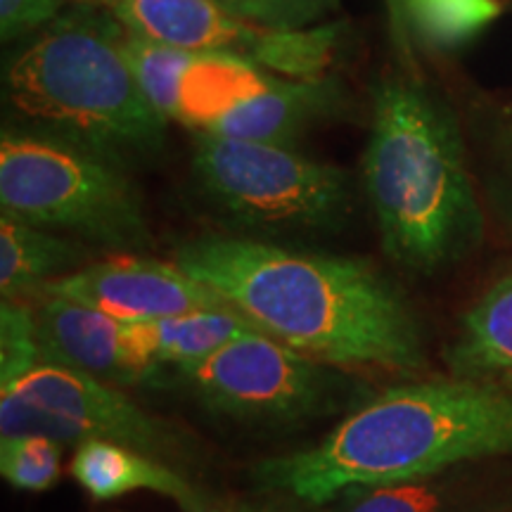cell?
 <instances>
[{
    "label": "cell",
    "instance_id": "obj_27",
    "mask_svg": "<svg viewBox=\"0 0 512 512\" xmlns=\"http://www.w3.org/2000/svg\"><path fill=\"white\" fill-rule=\"evenodd\" d=\"M496 512H512V505H508V508H503V510H496Z\"/></svg>",
    "mask_w": 512,
    "mask_h": 512
},
{
    "label": "cell",
    "instance_id": "obj_18",
    "mask_svg": "<svg viewBox=\"0 0 512 512\" xmlns=\"http://www.w3.org/2000/svg\"><path fill=\"white\" fill-rule=\"evenodd\" d=\"M256 330L259 328L235 309L190 311L136 325L138 339L147 354L157 358L162 366L176 370L200 363L233 339Z\"/></svg>",
    "mask_w": 512,
    "mask_h": 512
},
{
    "label": "cell",
    "instance_id": "obj_25",
    "mask_svg": "<svg viewBox=\"0 0 512 512\" xmlns=\"http://www.w3.org/2000/svg\"><path fill=\"white\" fill-rule=\"evenodd\" d=\"M316 505H309L299 498L287 494H268L261 491L259 496L238 498V501H214L207 508L195 512H313Z\"/></svg>",
    "mask_w": 512,
    "mask_h": 512
},
{
    "label": "cell",
    "instance_id": "obj_13",
    "mask_svg": "<svg viewBox=\"0 0 512 512\" xmlns=\"http://www.w3.org/2000/svg\"><path fill=\"white\" fill-rule=\"evenodd\" d=\"M69 475L98 503L117 501L131 491H152L174 501L183 512L202 510L219 501L174 465L102 439L81 441L74 448Z\"/></svg>",
    "mask_w": 512,
    "mask_h": 512
},
{
    "label": "cell",
    "instance_id": "obj_11",
    "mask_svg": "<svg viewBox=\"0 0 512 512\" xmlns=\"http://www.w3.org/2000/svg\"><path fill=\"white\" fill-rule=\"evenodd\" d=\"M34 302L46 363L74 368L119 389L164 384L166 366L147 354L133 323L53 294H41Z\"/></svg>",
    "mask_w": 512,
    "mask_h": 512
},
{
    "label": "cell",
    "instance_id": "obj_22",
    "mask_svg": "<svg viewBox=\"0 0 512 512\" xmlns=\"http://www.w3.org/2000/svg\"><path fill=\"white\" fill-rule=\"evenodd\" d=\"M43 361L34 306L29 302L0 304V392H8Z\"/></svg>",
    "mask_w": 512,
    "mask_h": 512
},
{
    "label": "cell",
    "instance_id": "obj_3",
    "mask_svg": "<svg viewBox=\"0 0 512 512\" xmlns=\"http://www.w3.org/2000/svg\"><path fill=\"white\" fill-rule=\"evenodd\" d=\"M361 176L384 252L403 271L434 275L482 240L456 119L418 83L384 76L373 88Z\"/></svg>",
    "mask_w": 512,
    "mask_h": 512
},
{
    "label": "cell",
    "instance_id": "obj_26",
    "mask_svg": "<svg viewBox=\"0 0 512 512\" xmlns=\"http://www.w3.org/2000/svg\"><path fill=\"white\" fill-rule=\"evenodd\" d=\"M72 3H79L83 8H102V10H110L114 5V0H72Z\"/></svg>",
    "mask_w": 512,
    "mask_h": 512
},
{
    "label": "cell",
    "instance_id": "obj_2",
    "mask_svg": "<svg viewBox=\"0 0 512 512\" xmlns=\"http://www.w3.org/2000/svg\"><path fill=\"white\" fill-rule=\"evenodd\" d=\"M501 456H512V389L451 375L368 396L313 446L259 460L249 475L259 491L320 508L351 486L403 482Z\"/></svg>",
    "mask_w": 512,
    "mask_h": 512
},
{
    "label": "cell",
    "instance_id": "obj_5",
    "mask_svg": "<svg viewBox=\"0 0 512 512\" xmlns=\"http://www.w3.org/2000/svg\"><path fill=\"white\" fill-rule=\"evenodd\" d=\"M0 209L114 254L152 247L145 200L126 166L12 124L0 136Z\"/></svg>",
    "mask_w": 512,
    "mask_h": 512
},
{
    "label": "cell",
    "instance_id": "obj_10",
    "mask_svg": "<svg viewBox=\"0 0 512 512\" xmlns=\"http://www.w3.org/2000/svg\"><path fill=\"white\" fill-rule=\"evenodd\" d=\"M43 294L72 299L124 323H152L190 311L230 309L176 261L145 254H112L50 283Z\"/></svg>",
    "mask_w": 512,
    "mask_h": 512
},
{
    "label": "cell",
    "instance_id": "obj_24",
    "mask_svg": "<svg viewBox=\"0 0 512 512\" xmlns=\"http://www.w3.org/2000/svg\"><path fill=\"white\" fill-rule=\"evenodd\" d=\"M69 0H0V36L5 43L48 29Z\"/></svg>",
    "mask_w": 512,
    "mask_h": 512
},
{
    "label": "cell",
    "instance_id": "obj_15",
    "mask_svg": "<svg viewBox=\"0 0 512 512\" xmlns=\"http://www.w3.org/2000/svg\"><path fill=\"white\" fill-rule=\"evenodd\" d=\"M79 240L0 214V294L3 302H27L64 275L88 266Z\"/></svg>",
    "mask_w": 512,
    "mask_h": 512
},
{
    "label": "cell",
    "instance_id": "obj_1",
    "mask_svg": "<svg viewBox=\"0 0 512 512\" xmlns=\"http://www.w3.org/2000/svg\"><path fill=\"white\" fill-rule=\"evenodd\" d=\"M174 261L261 332L318 361L392 375L427 368L413 306L368 261L242 235L188 240Z\"/></svg>",
    "mask_w": 512,
    "mask_h": 512
},
{
    "label": "cell",
    "instance_id": "obj_17",
    "mask_svg": "<svg viewBox=\"0 0 512 512\" xmlns=\"http://www.w3.org/2000/svg\"><path fill=\"white\" fill-rule=\"evenodd\" d=\"M512 505L456 470L377 486H351L335 498V512H496Z\"/></svg>",
    "mask_w": 512,
    "mask_h": 512
},
{
    "label": "cell",
    "instance_id": "obj_9",
    "mask_svg": "<svg viewBox=\"0 0 512 512\" xmlns=\"http://www.w3.org/2000/svg\"><path fill=\"white\" fill-rule=\"evenodd\" d=\"M110 12L128 34L190 53L238 55L297 81L330 76L344 38L342 22L261 27L235 17L216 0H114Z\"/></svg>",
    "mask_w": 512,
    "mask_h": 512
},
{
    "label": "cell",
    "instance_id": "obj_20",
    "mask_svg": "<svg viewBox=\"0 0 512 512\" xmlns=\"http://www.w3.org/2000/svg\"><path fill=\"white\" fill-rule=\"evenodd\" d=\"M124 55L131 72L136 76L140 91L150 100L159 117L166 124L178 121V98H181V81L185 69L190 67L195 53L181 50L150 38L128 34L124 36Z\"/></svg>",
    "mask_w": 512,
    "mask_h": 512
},
{
    "label": "cell",
    "instance_id": "obj_16",
    "mask_svg": "<svg viewBox=\"0 0 512 512\" xmlns=\"http://www.w3.org/2000/svg\"><path fill=\"white\" fill-rule=\"evenodd\" d=\"M278 79V74L245 57L195 53L181 81L176 124L192 133H207L221 117L261 95Z\"/></svg>",
    "mask_w": 512,
    "mask_h": 512
},
{
    "label": "cell",
    "instance_id": "obj_12",
    "mask_svg": "<svg viewBox=\"0 0 512 512\" xmlns=\"http://www.w3.org/2000/svg\"><path fill=\"white\" fill-rule=\"evenodd\" d=\"M347 107V91L337 76L297 81L280 76L271 88L221 117L211 136L292 147L311 126L337 117Z\"/></svg>",
    "mask_w": 512,
    "mask_h": 512
},
{
    "label": "cell",
    "instance_id": "obj_4",
    "mask_svg": "<svg viewBox=\"0 0 512 512\" xmlns=\"http://www.w3.org/2000/svg\"><path fill=\"white\" fill-rule=\"evenodd\" d=\"M98 8L62 15L5 60L3 100L12 126L69 140L121 166L157 155L159 117L124 55L126 29Z\"/></svg>",
    "mask_w": 512,
    "mask_h": 512
},
{
    "label": "cell",
    "instance_id": "obj_6",
    "mask_svg": "<svg viewBox=\"0 0 512 512\" xmlns=\"http://www.w3.org/2000/svg\"><path fill=\"white\" fill-rule=\"evenodd\" d=\"M200 197L235 228L266 235H328L354 214L347 171L287 145L195 133Z\"/></svg>",
    "mask_w": 512,
    "mask_h": 512
},
{
    "label": "cell",
    "instance_id": "obj_23",
    "mask_svg": "<svg viewBox=\"0 0 512 512\" xmlns=\"http://www.w3.org/2000/svg\"><path fill=\"white\" fill-rule=\"evenodd\" d=\"M221 8L252 24L275 29H304L335 15L342 0H216Z\"/></svg>",
    "mask_w": 512,
    "mask_h": 512
},
{
    "label": "cell",
    "instance_id": "obj_19",
    "mask_svg": "<svg viewBox=\"0 0 512 512\" xmlns=\"http://www.w3.org/2000/svg\"><path fill=\"white\" fill-rule=\"evenodd\" d=\"M392 5L408 34L437 53L472 43L503 12L498 0H392Z\"/></svg>",
    "mask_w": 512,
    "mask_h": 512
},
{
    "label": "cell",
    "instance_id": "obj_14",
    "mask_svg": "<svg viewBox=\"0 0 512 512\" xmlns=\"http://www.w3.org/2000/svg\"><path fill=\"white\" fill-rule=\"evenodd\" d=\"M444 361L460 380L512 389V261L463 313Z\"/></svg>",
    "mask_w": 512,
    "mask_h": 512
},
{
    "label": "cell",
    "instance_id": "obj_8",
    "mask_svg": "<svg viewBox=\"0 0 512 512\" xmlns=\"http://www.w3.org/2000/svg\"><path fill=\"white\" fill-rule=\"evenodd\" d=\"M176 373L207 411L240 422L294 425L361 403L347 370L259 330Z\"/></svg>",
    "mask_w": 512,
    "mask_h": 512
},
{
    "label": "cell",
    "instance_id": "obj_7",
    "mask_svg": "<svg viewBox=\"0 0 512 512\" xmlns=\"http://www.w3.org/2000/svg\"><path fill=\"white\" fill-rule=\"evenodd\" d=\"M17 434H43L62 446L112 441L185 475L204 458L195 434L185 427L145 411L126 389L57 363H41L8 392H0V437Z\"/></svg>",
    "mask_w": 512,
    "mask_h": 512
},
{
    "label": "cell",
    "instance_id": "obj_21",
    "mask_svg": "<svg viewBox=\"0 0 512 512\" xmlns=\"http://www.w3.org/2000/svg\"><path fill=\"white\" fill-rule=\"evenodd\" d=\"M62 444L43 434L0 437V475L12 489L43 494L62 477Z\"/></svg>",
    "mask_w": 512,
    "mask_h": 512
}]
</instances>
